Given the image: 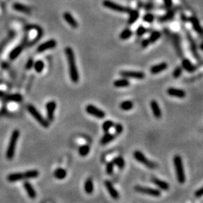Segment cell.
<instances>
[{"mask_svg": "<svg viewBox=\"0 0 203 203\" xmlns=\"http://www.w3.org/2000/svg\"><path fill=\"white\" fill-rule=\"evenodd\" d=\"M65 52L67 61H68L71 80L73 83H78L79 80V74L77 66H76V61H75V56L73 50L70 47H67L65 50Z\"/></svg>", "mask_w": 203, "mask_h": 203, "instance_id": "6da1fadb", "label": "cell"}, {"mask_svg": "<svg viewBox=\"0 0 203 203\" xmlns=\"http://www.w3.org/2000/svg\"><path fill=\"white\" fill-rule=\"evenodd\" d=\"M175 170L176 177L177 181L180 184H184L186 181V175H185L184 169L183 165L182 158L180 155H175L173 159Z\"/></svg>", "mask_w": 203, "mask_h": 203, "instance_id": "7a4b0ae2", "label": "cell"}, {"mask_svg": "<svg viewBox=\"0 0 203 203\" xmlns=\"http://www.w3.org/2000/svg\"><path fill=\"white\" fill-rule=\"evenodd\" d=\"M19 136H20V131L18 130H14L13 132L11 133L9 145H8L7 150H6V154H5L6 158L8 160H12L13 157H14Z\"/></svg>", "mask_w": 203, "mask_h": 203, "instance_id": "3957f363", "label": "cell"}, {"mask_svg": "<svg viewBox=\"0 0 203 203\" xmlns=\"http://www.w3.org/2000/svg\"><path fill=\"white\" fill-rule=\"evenodd\" d=\"M133 157L138 162L143 164L144 166H145L147 168H148V169H155L157 168V164L153 162V161L150 160L149 159H147V157H145V154L142 152H141L140 150H135V151H134V153H133Z\"/></svg>", "mask_w": 203, "mask_h": 203, "instance_id": "277c9868", "label": "cell"}, {"mask_svg": "<svg viewBox=\"0 0 203 203\" xmlns=\"http://www.w3.org/2000/svg\"><path fill=\"white\" fill-rule=\"evenodd\" d=\"M27 110L28 111H29V114L35 118V120H36V121L39 123L41 126H43L44 128H48V127H49V121H48L47 119H44V117L40 114L39 111L36 109V108H35V106L32 105H29L27 106Z\"/></svg>", "mask_w": 203, "mask_h": 203, "instance_id": "5b68a950", "label": "cell"}, {"mask_svg": "<svg viewBox=\"0 0 203 203\" xmlns=\"http://www.w3.org/2000/svg\"><path fill=\"white\" fill-rule=\"evenodd\" d=\"M135 190L139 193L142 194L149 195V196H154V197H159L161 196V191L158 189L152 187H143L141 185H137L135 187Z\"/></svg>", "mask_w": 203, "mask_h": 203, "instance_id": "8992f818", "label": "cell"}, {"mask_svg": "<svg viewBox=\"0 0 203 203\" xmlns=\"http://www.w3.org/2000/svg\"><path fill=\"white\" fill-rule=\"evenodd\" d=\"M103 4L105 7L115 11L120 12V13H129L130 11V9H129L128 8L122 6V5L115 3L114 2H111L110 0H105V1H103Z\"/></svg>", "mask_w": 203, "mask_h": 203, "instance_id": "52a82bcc", "label": "cell"}, {"mask_svg": "<svg viewBox=\"0 0 203 203\" xmlns=\"http://www.w3.org/2000/svg\"><path fill=\"white\" fill-rule=\"evenodd\" d=\"M86 112L90 115L97 118L99 119H103L105 117V113L103 110L99 109L93 105H87L85 108Z\"/></svg>", "mask_w": 203, "mask_h": 203, "instance_id": "ba28073f", "label": "cell"}, {"mask_svg": "<svg viewBox=\"0 0 203 203\" xmlns=\"http://www.w3.org/2000/svg\"><path fill=\"white\" fill-rule=\"evenodd\" d=\"M120 75L123 78L137 79V80H142L145 78V74L143 72H138V71H121L120 72Z\"/></svg>", "mask_w": 203, "mask_h": 203, "instance_id": "9c48e42d", "label": "cell"}, {"mask_svg": "<svg viewBox=\"0 0 203 203\" xmlns=\"http://www.w3.org/2000/svg\"><path fill=\"white\" fill-rule=\"evenodd\" d=\"M0 99H4L6 102L12 103H21L23 100V96L19 93L6 94L3 91L0 90Z\"/></svg>", "mask_w": 203, "mask_h": 203, "instance_id": "30bf717a", "label": "cell"}, {"mask_svg": "<svg viewBox=\"0 0 203 203\" xmlns=\"http://www.w3.org/2000/svg\"><path fill=\"white\" fill-rule=\"evenodd\" d=\"M47 111V118L49 122H52L54 118V111L56 108V103L54 101H50L45 105Z\"/></svg>", "mask_w": 203, "mask_h": 203, "instance_id": "8fae6325", "label": "cell"}, {"mask_svg": "<svg viewBox=\"0 0 203 203\" xmlns=\"http://www.w3.org/2000/svg\"><path fill=\"white\" fill-rule=\"evenodd\" d=\"M167 94L169 96L172 97L179 98V99H184L186 97V92L181 89L175 88V87H169L167 89Z\"/></svg>", "mask_w": 203, "mask_h": 203, "instance_id": "7c38bea8", "label": "cell"}, {"mask_svg": "<svg viewBox=\"0 0 203 203\" xmlns=\"http://www.w3.org/2000/svg\"><path fill=\"white\" fill-rule=\"evenodd\" d=\"M56 46V41L54 39L48 40L46 42H44L43 44H40L37 48L38 53H42L47 50L53 49Z\"/></svg>", "mask_w": 203, "mask_h": 203, "instance_id": "4fadbf2b", "label": "cell"}, {"mask_svg": "<svg viewBox=\"0 0 203 203\" xmlns=\"http://www.w3.org/2000/svg\"><path fill=\"white\" fill-rule=\"evenodd\" d=\"M105 186L106 189H107L108 192L110 196H111L114 199H119V193H118V190L115 189V187H114V185H113V184L111 181H108V180L105 181Z\"/></svg>", "mask_w": 203, "mask_h": 203, "instance_id": "5bb4252c", "label": "cell"}, {"mask_svg": "<svg viewBox=\"0 0 203 203\" xmlns=\"http://www.w3.org/2000/svg\"><path fill=\"white\" fill-rule=\"evenodd\" d=\"M150 105L154 116L157 119H160V118H162V111H161V108L160 107L158 103H157L155 99H153V100H151V102H150Z\"/></svg>", "mask_w": 203, "mask_h": 203, "instance_id": "9a60e30c", "label": "cell"}, {"mask_svg": "<svg viewBox=\"0 0 203 203\" xmlns=\"http://www.w3.org/2000/svg\"><path fill=\"white\" fill-rule=\"evenodd\" d=\"M168 68V63H161L159 64H157L155 66H153L150 67V72L152 75H157V74H159L160 72H163L164 70H166Z\"/></svg>", "mask_w": 203, "mask_h": 203, "instance_id": "2e32d148", "label": "cell"}, {"mask_svg": "<svg viewBox=\"0 0 203 203\" xmlns=\"http://www.w3.org/2000/svg\"><path fill=\"white\" fill-rule=\"evenodd\" d=\"M151 182L156 185L157 187H159L160 189H162L164 191H167L169 189V184L168 182L159 179L157 177H152Z\"/></svg>", "mask_w": 203, "mask_h": 203, "instance_id": "e0dca14e", "label": "cell"}, {"mask_svg": "<svg viewBox=\"0 0 203 203\" xmlns=\"http://www.w3.org/2000/svg\"><path fill=\"white\" fill-rule=\"evenodd\" d=\"M181 65H182L181 67L189 73H193L196 69V66L191 63V61L187 58L183 59L182 61H181Z\"/></svg>", "mask_w": 203, "mask_h": 203, "instance_id": "ac0fdd59", "label": "cell"}, {"mask_svg": "<svg viewBox=\"0 0 203 203\" xmlns=\"http://www.w3.org/2000/svg\"><path fill=\"white\" fill-rule=\"evenodd\" d=\"M24 187L26 190V193L29 196V197L32 199H34L36 197V192L35 190L34 187L32 186L30 183L29 181H24Z\"/></svg>", "mask_w": 203, "mask_h": 203, "instance_id": "d6986e66", "label": "cell"}, {"mask_svg": "<svg viewBox=\"0 0 203 203\" xmlns=\"http://www.w3.org/2000/svg\"><path fill=\"white\" fill-rule=\"evenodd\" d=\"M187 38H188V41H189V46H190V50H191L192 53H193V55L194 56L195 58L199 60V53H198V52H197V48H196V42H195L193 38H192V36H190V34H189V33H187Z\"/></svg>", "mask_w": 203, "mask_h": 203, "instance_id": "ffe728a7", "label": "cell"}, {"mask_svg": "<svg viewBox=\"0 0 203 203\" xmlns=\"http://www.w3.org/2000/svg\"><path fill=\"white\" fill-rule=\"evenodd\" d=\"M25 179V176L24 173L17 172V173H11L7 177V180L9 182H17V181H22Z\"/></svg>", "mask_w": 203, "mask_h": 203, "instance_id": "44dd1931", "label": "cell"}, {"mask_svg": "<svg viewBox=\"0 0 203 203\" xmlns=\"http://www.w3.org/2000/svg\"><path fill=\"white\" fill-rule=\"evenodd\" d=\"M63 17L65 19V21L68 23L72 28H77L78 27V22L73 17V16L69 13V12H65L63 14Z\"/></svg>", "mask_w": 203, "mask_h": 203, "instance_id": "7402d4cb", "label": "cell"}, {"mask_svg": "<svg viewBox=\"0 0 203 203\" xmlns=\"http://www.w3.org/2000/svg\"><path fill=\"white\" fill-rule=\"evenodd\" d=\"M23 49H24V45L23 44H20V45L16 47V48H14L10 52V53H9V58H10V60H14L15 59H17L21 53Z\"/></svg>", "mask_w": 203, "mask_h": 203, "instance_id": "603a6c76", "label": "cell"}, {"mask_svg": "<svg viewBox=\"0 0 203 203\" xmlns=\"http://www.w3.org/2000/svg\"><path fill=\"white\" fill-rule=\"evenodd\" d=\"M13 9H15L16 11H17L19 12L24 13V14H29L31 11L30 9L28 6H26V5L21 3H14L13 5Z\"/></svg>", "mask_w": 203, "mask_h": 203, "instance_id": "cb8c5ba5", "label": "cell"}, {"mask_svg": "<svg viewBox=\"0 0 203 203\" xmlns=\"http://www.w3.org/2000/svg\"><path fill=\"white\" fill-rule=\"evenodd\" d=\"M115 138V135L111 134V133H109V132H106L105 134L103 135V138H101L100 143L102 145H108V143L112 142Z\"/></svg>", "mask_w": 203, "mask_h": 203, "instance_id": "d4e9b609", "label": "cell"}, {"mask_svg": "<svg viewBox=\"0 0 203 203\" xmlns=\"http://www.w3.org/2000/svg\"><path fill=\"white\" fill-rule=\"evenodd\" d=\"M130 85V82L128 78H123L118 79L114 82V86L115 87H126Z\"/></svg>", "mask_w": 203, "mask_h": 203, "instance_id": "484cf974", "label": "cell"}, {"mask_svg": "<svg viewBox=\"0 0 203 203\" xmlns=\"http://www.w3.org/2000/svg\"><path fill=\"white\" fill-rule=\"evenodd\" d=\"M94 189V185L93 182V180L91 179L90 177V178H87L85 181L84 183V191L86 192V193L87 194H91L93 193Z\"/></svg>", "mask_w": 203, "mask_h": 203, "instance_id": "4316f807", "label": "cell"}, {"mask_svg": "<svg viewBox=\"0 0 203 203\" xmlns=\"http://www.w3.org/2000/svg\"><path fill=\"white\" fill-rule=\"evenodd\" d=\"M54 177H56V179L58 180H63L64 179L67 175L66 171L64 169H62V168H59V169H56L54 171Z\"/></svg>", "mask_w": 203, "mask_h": 203, "instance_id": "83f0119b", "label": "cell"}, {"mask_svg": "<svg viewBox=\"0 0 203 203\" xmlns=\"http://www.w3.org/2000/svg\"><path fill=\"white\" fill-rule=\"evenodd\" d=\"M113 163L116 166L118 169H123L125 167V160L122 157H117L114 158L112 160Z\"/></svg>", "mask_w": 203, "mask_h": 203, "instance_id": "f1b7e54d", "label": "cell"}, {"mask_svg": "<svg viewBox=\"0 0 203 203\" xmlns=\"http://www.w3.org/2000/svg\"><path fill=\"white\" fill-rule=\"evenodd\" d=\"M190 21H191V24L193 25V27L194 29V30L196 32L199 33V34H202L203 33V30L202 28L200 26L198 20L196 18V17H191L190 18Z\"/></svg>", "mask_w": 203, "mask_h": 203, "instance_id": "f546056e", "label": "cell"}, {"mask_svg": "<svg viewBox=\"0 0 203 203\" xmlns=\"http://www.w3.org/2000/svg\"><path fill=\"white\" fill-rule=\"evenodd\" d=\"M133 106H134V105H133L132 101L126 100L123 101L120 104V108L123 111H130V110L132 109Z\"/></svg>", "mask_w": 203, "mask_h": 203, "instance_id": "4dcf8cb0", "label": "cell"}, {"mask_svg": "<svg viewBox=\"0 0 203 203\" xmlns=\"http://www.w3.org/2000/svg\"><path fill=\"white\" fill-rule=\"evenodd\" d=\"M129 13H130V17L128 19V24H133L138 20V17H139V13L136 10L130 11Z\"/></svg>", "mask_w": 203, "mask_h": 203, "instance_id": "1f68e13d", "label": "cell"}, {"mask_svg": "<svg viewBox=\"0 0 203 203\" xmlns=\"http://www.w3.org/2000/svg\"><path fill=\"white\" fill-rule=\"evenodd\" d=\"M25 176V179H30V178H36L39 175V172L36 169H32V170L26 171L24 173Z\"/></svg>", "mask_w": 203, "mask_h": 203, "instance_id": "d6a6232c", "label": "cell"}, {"mask_svg": "<svg viewBox=\"0 0 203 203\" xmlns=\"http://www.w3.org/2000/svg\"><path fill=\"white\" fill-rule=\"evenodd\" d=\"M90 146L87 145H82L79 147L78 149V153L81 157H86V156L88 155V154L90 153Z\"/></svg>", "mask_w": 203, "mask_h": 203, "instance_id": "836d02e7", "label": "cell"}, {"mask_svg": "<svg viewBox=\"0 0 203 203\" xmlns=\"http://www.w3.org/2000/svg\"><path fill=\"white\" fill-rule=\"evenodd\" d=\"M132 36V32L130 29H125L120 34V38L122 40L129 39Z\"/></svg>", "mask_w": 203, "mask_h": 203, "instance_id": "e575fe53", "label": "cell"}, {"mask_svg": "<svg viewBox=\"0 0 203 203\" xmlns=\"http://www.w3.org/2000/svg\"><path fill=\"white\" fill-rule=\"evenodd\" d=\"M33 67H34L35 70H36V72H38V73H41L44 68V63H43V61H41V60H38V61L34 63Z\"/></svg>", "mask_w": 203, "mask_h": 203, "instance_id": "d590c367", "label": "cell"}, {"mask_svg": "<svg viewBox=\"0 0 203 203\" xmlns=\"http://www.w3.org/2000/svg\"><path fill=\"white\" fill-rule=\"evenodd\" d=\"M115 126V123L111 120H105L103 123V130L105 132H108L112 127Z\"/></svg>", "mask_w": 203, "mask_h": 203, "instance_id": "8d00e7d4", "label": "cell"}, {"mask_svg": "<svg viewBox=\"0 0 203 203\" xmlns=\"http://www.w3.org/2000/svg\"><path fill=\"white\" fill-rule=\"evenodd\" d=\"M160 37H161V33H160V32H158V31H154V32H153V33L150 34V38H149L148 39L150 43H154V42H156L157 40L159 39Z\"/></svg>", "mask_w": 203, "mask_h": 203, "instance_id": "74e56055", "label": "cell"}, {"mask_svg": "<svg viewBox=\"0 0 203 203\" xmlns=\"http://www.w3.org/2000/svg\"><path fill=\"white\" fill-rule=\"evenodd\" d=\"M13 36H14V35H13V34L10 35V36H9V37L7 38H5V40H3V41H2V42L0 43V55H1L2 52L3 51V50L5 49V46L7 45L8 43H9V41H11V39Z\"/></svg>", "mask_w": 203, "mask_h": 203, "instance_id": "f35d334b", "label": "cell"}, {"mask_svg": "<svg viewBox=\"0 0 203 203\" xmlns=\"http://www.w3.org/2000/svg\"><path fill=\"white\" fill-rule=\"evenodd\" d=\"M114 169H115V165H114L112 161L108 162L107 164H106L105 171H106V173H107L108 175H112L113 172H114Z\"/></svg>", "mask_w": 203, "mask_h": 203, "instance_id": "ab89813d", "label": "cell"}, {"mask_svg": "<svg viewBox=\"0 0 203 203\" xmlns=\"http://www.w3.org/2000/svg\"><path fill=\"white\" fill-rule=\"evenodd\" d=\"M183 72V68L181 66H177L174 69L172 72V76L174 77V78L177 79L178 78L181 77V75H182Z\"/></svg>", "mask_w": 203, "mask_h": 203, "instance_id": "60d3db41", "label": "cell"}, {"mask_svg": "<svg viewBox=\"0 0 203 203\" xmlns=\"http://www.w3.org/2000/svg\"><path fill=\"white\" fill-rule=\"evenodd\" d=\"M114 127H115V134H116V135H119L123 132V126H122V124H120V123H117V124H115Z\"/></svg>", "mask_w": 203, "mask_h": 203, "instance_id": "b9f144b4", "label": "cell"}, {"mask_svg": "<svg viewBox=\"0 0 203 203\" xmlns=\"http://www.w3.org/2000/svg\"><path fill=\"white\" fill-rule=\"evenodd\" d=\"M144 21L147 23H152L154 21V16L152 14H147L144 16Z\"/></svg>", "mask_w": 203, "mask_h": 203, "instance_id": "7bdbcfd3", "label": "cell"}, {"mask_svg": "<svg viewBox=\"0 0 203 203\" xmlns=\"http://www.w3.org/2000/svg\"><path fill=\"white\" fill-rule=\"evenodd\" d=\"M147 32V30H146V29H145L144 26H139V27L136 30V35L138 36V37H141V36H143L144 34H145V33Z\"/></svg>", "mask_w": 203, "mask_h": 203, "instance_id": "ee69618b", "label": "cell"}, {"mask_svg": "<svg viewBox=\"0 0 203 203\" xmlns=\"http://www.w3.org/2000/svg\"><path fill=\"white\" fill-rule=\"evenodd\" d=\"M34 60H33L32 58L29 59V60H28L27 62H26V69H28V70H29V69H31V68H33V66H34Z\"/></svg>", "mask_w": 203, "mask_h": 203, "instance_id": "f6af8a7d", "label": "cell"}, {"mask_svg": "<svg viewBox=\"0 0 203 203\" xmlns=\"http://www.w3.org/2000/svg\"><path fill=\"white\" fill-rule=\"evenodd\" d=\"M203 196V187H202L201 188H199V189H197L196 192H195V196L196 197H201Z\"/></svg>", "mask_w": 203, "mask_h": 203, "instance_id": "bcb514c9", "label": "cell"}, {"mask_svg": "<svg viewBox=\"0 0 203 203\" xmlns=\"http://www.w3.org/2000/svg\"><path fill=\"white\" fill-rule=\"evenodd\" d=\"M172 17H173V13H172V12H169L167 15L164 16V17H162V19H161V21H168V20H170V19L172 18Z\"/></svg>", "mask_w": 203, "mask_h": 203, "instance_id": "7dc6e473", "label": "cell"}, {"mask_svg": "<svg viewBox=\"0 0 203 203\" xmlns=\"http://www.w3.org/2000/svg\"><path fill=\"white\" fill-rule=\"evenodd\" d=\"M150 41H149V39H147V38H145V39H144L143 41H142V46L144 48H147V46H148L149 44H150Z\"/></svg>", "mask_w": 203, "mask_h": 203, "instance_id": "c3c4849f", "label": "cell"}, {"mask_svg": "<svg viewBox=\"0 0 203 203\" xmlns=\"http://www.w3.org/2000/svg\"><path fill=\"white\" fill-rule=\"evenodd\" d=\"M164 2H165L167 7H170L172 5V0H164Z\"/></svg>", "mask_w": 203, "mask_h": 203, "instance_id": "681fc988", "label": "cell"}, {"mask_svg": "<svg viewBox=\"0 0 203 203\" xmlns=\"http://www.w3.org/2000/svg\"><path fill=\"white\" fill-rule=\"evenodd\" d=\"M200 48H201V49L202 50V51H203V42L202 43V44H201V45H200Z\"/></svg>", "mask_w": 203, "mask_h": 203, "instance_id": "f907efd6", "label": "cell"}]
</instances>
